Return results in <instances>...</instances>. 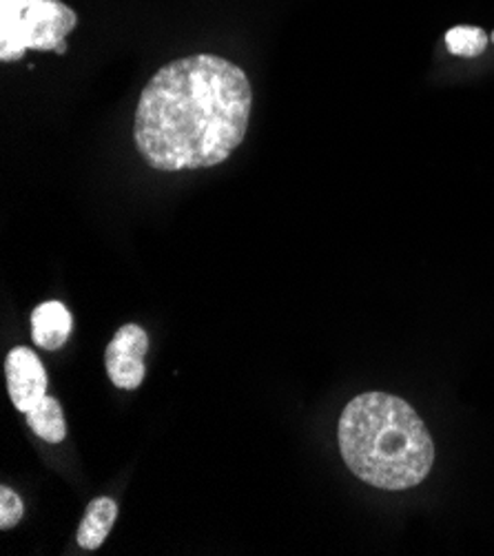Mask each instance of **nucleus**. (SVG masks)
<instances>
[{
    "instance_id": "nucleus-1",
    "label": "nucleus",
    "mask_w": 494,
    "mask_h": 556,
    "mask_svg": "<svg viewBox=\"0 0 494 556\" xmlns=\"http://www.w3.org/2000/svg\"><path fill=\"white\" fill-rule=\"evenodd\" d=\"M251 106V83L238 65L211 53L187 55L144 87L134 140L157 172L208 169L242 144Z\"/></svg>"
},
{
    "instance_id": "nucleus-2",
    "label": "nucleus",
    "mask_w": 494,
    "mask_h": 556,
    "mask_svg": "<svg viewBox=\"0 0 494 556\" xmlns=\"http://www.w3.org/2000/svg\"><path fill=\"white\" fill-rule=\"evenodd\" d=\"M338 439L349 470L381 490L415 488L434 464V443L421 417L389 393L355 397L340 417Z\"/></svg>"
},
{
    "instance_id": "nucleus-3",
    "label": "nucleus",
    "mask_w": 494,
    "mask_h": 556,
    "mask_svg": "<svg viewBox=\"0 0 494 556\" xmlns=\"http://www.w3.org/2000/svg\"><path fill=\"white\" fill-rule=\"evenodd\" d=\"M76 23L61 0H0V61H21L29 49L67 53Z\"/></svg>"
},
{
    "instance_id": "nucleus-4",
    "label": "nucleus",
    "mask_w": 494,
    "mask_h": 556,
    "mask_svg": "<svg viewBox=\"0 0 494 556\" xmlns=\"http://www.w3.org/2000/svg\"><path fill=\"white\" fill-rule=\"evenodd\" d=\"M147 353H149V336L142 326L127 324L116 332L112 344L106 346V353H104V366H106L109 379L114 381L116 388H121V391H136V388L144 381Z\"/></svg>"
},
{
    "instance_id": "nucleus-5",
    "label": "nucleus",
    "mask_w": 494,
    "mask_h": 556,
    "mask_svg": "<svg viewBox=\"0 0 494 556\" xmlns=\"http://www.w3.org/2000/svg\"><path fill=\"white\" fill-rule=\"evenodd\" d=\"M5 377L10 400L21 413L27 415L47 397V370L31 349L18 346L8 355Z\"/></svg>"
},
{
    "instance_id": "nucleus-6",
    "label": "nucleus",
    "mask_w": 494,
    "mask_h": 556,
    "mask_svg": "<svg viewBox=\"0 0 494 556\" xmlns=\"http://www.w3.org/2000/svg\"><path fill=\"white\" fill-rule=\"evenodd\" d=\"M72 313L61 302H42L31 313L34 344L45 351L63 349L72 336Z\"/></svg>"
},
{
    "instance_id": "nucleus-7",
    "label": "nucleus",
    "mask_w": 494,
    "mask_h": 556,
    "mask_svg": "<svg viewBox=\"0 0 494 556\" xmlns=\"http://www.w3.org/2000/svg\"><path fill=\"white\" fill-rule=\"evenodd\" d=\"M116 517H118V506L114 498L109 496L93 498L78 528V545L87 552L98 549L109 536V532H112Z\"/></svg>"
},
{
    "instance_id": "nucleus-8",
    "label": "nucleus",
    "mask_w": 494,
    "mask_h": 556,
    "mask_svg": "<svg viewBox=\"0 0 494 556\" xmlns=\"http://www.w3.org/2000/svg\"><path fill=\"white\" fill-rule=\"evenodd\" d=\"M27 424L47 443H61L67 437V424L59 400L45 397L34 410L27 413Z\"/></svg>"
},
{
    "instance_id": "nucleus-9",
    "label": "nucleus",
    "mask_w": 494,
    "mask_h": 556,
    "mask_svg": "<svg viewBox=\"0 0 494 556\" xmlns=\"http://www.w3.org/2000/svg\"><path fill=\"white\" fill-rule=\"evenodd\" d=\"M487 34L481 27L459 25L453 27L446 34V47L453 55H461V59H477L487 47Z\"/></svg>"
},
{
    "instance_id": "nucleus-10",
    "label": "nucleus",
    "mask_w": 494,
    "mask_h": 556,
    "mask_svg": "<svg viewBox=\"0 0 494 556\" xmlns=\"http://www.w3.org/2000/svg\"><path fill=\"white\" fill-rule=\"evenodd\" d=\"M23 513H25V508H23L21 496L8 485L0 488V528L10 530V528L18 526L23 519Z\"/></svg>"
},
{
    "instance_id": "nucleus-11",
    "label": "nucleus",
    "mask_w": 494,
    "mask_h": 556,
    "mask_svg": "<svg viewBox=\"0 0 494 556\" xmlns=\"http://www.w3.org/2000/svg\"><path fill=\"white\" fill-rule=\"evenodd\" d=\"M492 42H494V31H492Z\"/></svg>"
}]
</instances>
